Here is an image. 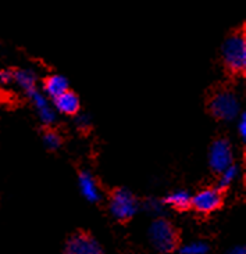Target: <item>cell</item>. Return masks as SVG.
Wrapping results in <instances>:
<instances>
[{
  "mask_svg": "<svg viewBox=\"0 0 246 254\" xmlns=\"http://www.w3.org/2000/svg\"><path fill=\"white\" fill-rule=\"evenodd\" d=\"M109 210L117 221L125 222L139 211V201L128 189H116L110 196Z\"/></svg>",
  "mask_w": 246,
  "mask_h": 254,
  "instance_id": "cell-4",
  "label": "cell"
},
{
  "mask_svg": "<svg viewBox=\"0 0 246 254\" xmlns=\"http://www.w3.org/2000/svg\"><path fill=\"white\" fill-rule=\"evenodd\" d=\"M226 68L233 74H242L246 69V36L244 31H235L227 36L221 48Z\"/></svg>",
  "mask_w": 246,
  "mask_h": 254,
  "instance_id": "cell-1",
  "label": "cell"
},
{
  "mask_svg": "<svg viewBox=\"0 0 246 254\" xmlns=\"http://www.w3.org/2000/svg\"><path fill=\"white\" fill-rule=\"evenodd\" d=\"M209 110L220 121H234L240 116L241 104L237 95L230 89H220L213 93L209 102Z\"/></svg>",
  "mask_w": 246,
  "mask_h": 254,
  "instance_id": "cell-3",
  "label": "cell"
},
{
  "mask_svg": "<svg viewBox=\"0 0 246 254\" xmlns=\"http://www.w3.org/2000/svg\"><path fill=\"white\" fill-rule=\"evenodd\" d=\"M237 120H238V133L242 137V140H246V113H240Z\"/></svg>",
  "mask_w": 246,
  "mask_h": 254,
  "instance_id": "cell-19",
  "label": "cell"
},
{
  "mask_svg": "<svg viewBox=\"0 0 246 254\" xmlns=\"http://www.w3.org/2000/svg\"><path fill=\"white\" fill-rule=\"evenodd\" d=\"M238 175H240V168H238V165H235L233 163L230 167H227L226 170H223V171L220 172L219 182H217L216 188H219L221 192L226 190V189H228L230 186L233 185V182L237 179Z\"/></svg>",
  "mask_w": 246,
  "mask_h": 254,
  "instance_id": "cell-13",
  "label": "cell"
},
{
  "mask_svg": "<svg viewBox=\"0 0 246 254\" xmlns=\"http://www.w3.org/2000/svg\"><path fill=\"white\" fill-rule=\"evenodd\" d=\"M25 95H27L28 99L31 100L32 106L36 109V113L50 106L46 95H43L41 90H38V88H32V89L27 90V92H25Z\"/></svg>",
  "mask_w": 246,
  "mask_h": 254,
  "instance_id": "cell-14",
  "label": "cell"
},
{
  "mask_svg": "<svg viewBox=\"0 0 246 254\" xmlns=\"http://www.w3.org/2000/svg\"><path fill=\"white\" fill-rule=\"evenodd\" d=\"M191 193L186 192L184 189H179V190H174V192L168 193V194L164 197L163 203L165 206L174 208V210L184 211V210H188V208L191 207Z\"/></svg>",
  "mask_w": 246,
  "mask_h": 254,
  "instance_id": "cell-11",
  "label": "cell"
},
{
  "mask_svg": "<svg viewBox=\"0 0 246 254\" xmlns=\"http://www.w3.org/2000/svg\"><path fill=\"white\" fill-rule=\"evenodd\" d=\"M13 82V71L11 69H0V86H6Z\"/></svg>",
  "mask_w": 246,
  "mask_h": 254,
  "instance_id": "cell-20",
  "label": "cell"
},
{
  "mask_svg": "<svg viewBox=\"0 0 246 254\" xmlns=\"http://www.w3.org/2000/svg\"><path fill=\"white\" fill-rule=\"evenodd\" d=\"M152 246L160 253H171L178 248V232L170 221L158 217L148 229Z\"/></svg>",
  "mask_w": 246,
  "mask_h": 254,
  "instance_id": "cell-2",
  "label": "cell"
},
{
  "mask_svg": "<svg viewBox=\"0 0 246 254\" xmlns=\"http://www.w3.org/2000/svg\"><path fill=\"white\" fill-rule=\"evenodd\" d=\"M76 125L80 130H88L90 128V118L86 114H78L76 118Z\"/></svg>",
  "mask_w": 246,
  "mask_h": 254,
  "instance_id": "cell-18",
  "label": "cell"
},
{
  "mask_svg": "<svg viewBox=\"0 0 246 254\" xmlns=\"http://www.w3.org/2000/svg\"><path fill=\"white\" fill-rule=\"evenodd\" d=\"M53 107L60 114L76 116V114L80 113L81 102H80V97L77 96V93H74L73 90L67 89L66 92H63L62 95H59V96H56L53 99Z\"/></svg>",
  "mask_w": 246,
  "mask_h": 254,
  "instance_id": "cell-8",
  "label": "cell"
},
{
  "mask_svg": "<svg viewBox=\"0 0 246 254\" xmlns=\"http://www.w3.org/2000/svg\"><path fill=\"white\" fill-rule=\"evenodd\" d=\"M234 163L233 146L226 137H220L214 140L209 149V165L216 174H220L223 170Z\"/></svg>",
  "mask_w": 246,
  "mask_h": 254,
  "instance_id": "cell-5",
  "label": "cell"
},
{
  "mask_svg": "<svg viewBox=\"0 0 246 254\" xmlns=\"http://www.w3.org/2000/svg\"><path fill=\"white\" fill-rule=\"evenodd\" d=\"M223 204V193L219 188H205L193 194L191 207L200 214H210Z\"/></svg>",
  "mask_w": 246,
  "mask_h": 254,
  "instance_id": "cell-6",
  "label": "cell"
},
{
  "mask_svg": "<svg viewBox=\"0 0 246 254\" xmlns=\"http://www.w3.org/2000/svg\"><path fill=\"white\" fill-rule=\"evenodd\" d=\"M78 185L82 196L88 200L89 203H97L102 200V190L95 177L89 171H81L78 177Z\"/></svg>",
  "mask_w": 246,
  "mask_h": 254,
  "instance_id": "cell-9",
  "label": "cell"
},
{
  "mask_svg": "<svg viewBox=\"0 0 246 254\" xmlns=\"http://www.w3.org/2000/svg\"><path fill=\"white\" fill-rule=\"evenodd\" d=\"M43 143L49 150H57L63 144V137L59 132L53 129H48L43 132Z\"/></svg>",
  "mask_w": 246,
  "mask_h": 254,
  "instance_id": "cell-16",
  "label": "cell"
},
{
  "mask_svg": "<svg viewBox=\"0 0 246 254\" xmlns=\"http://www.w3.org/2000/svg\"><path fill=\"white\" fill-rule=\"evenodd\" d=\"M145 210L148 213H151L155 217H160L164 213V204L163 200H156V199H148L145 201Z\"/></svg>",
  "mask_w": 246,
  "mask_h": 254,
  "instance_id": "cell-17",
  "label": "cell"
},
{
  "mask_svg": "<svg viewBox=\"0 0 246 254\" xmlns=\"http://www.w3.org/2000/svg\"><path fill=\"white\" fill-rule=\"evenodd\" d=\"M13 82H15L24 92L36 88V74L32 69H15L13 71Z\"/></svg>",
  "mask_w": 246,
  "mask_h": 254,
  "instance_id": "cell-12",
  "label": "cell"
},
{
  "mask_svg": "<svg viewBox=\"0 0 246 254\" xmlns=\"http://www.w3.org/2000/svg\"><path fill=\"white\" fill-rule=\"evenodd\" d=\"M64 250L67 254H100L102 246L93 236L85 232H77L66 242Z\"/></svg>",
  "mask_w": 246,
  "mask_h": 254,
  "instance_id": "cell-7",
  "label": "cell"
},
{
  "mask_svg": "<svg viewBox=\"0 0 246 254\" xmlns=\"http://www.w3.org/2000/svg\"><path fill=\"white\" fill-rule=\"evenodd\" d=\"M70 82L66 76L60 75V74H53V75H49L45 82H43V90H45V95L52 99H55L56 96L62 95L63 92H66L70 89Z\"/></svg>",
  "mask_w": 246,
  "mask_h": 254,
  "instance_id": "cell-10",
  "label": "cell"
},
{
  "mask_svg": "<svg viewBox=\"0 0 246 254\" xmlns=\"http://www.w3.org/2000/svg\"><path fill=\"white\" fill-rule=\"evenodd\" d=\"M231 254H245L246 253V248L244 245H238V246H234L231 250H230Z\"/></svg>",
  "mask_w": 246,
  "mask_h": 254,
  "instance_id": "cell-21",
  "label": "cell"
},
{
  "mask_svg": "<svg viewBox=\"0 0 246 254\" xmlns=\"http://www.w3.org/2000/svg\"><path fill=\"white\" fill-rule=\"evenodd\" d=\"M178 253L181 254H206L209 253V245L206 242L202 241H195L191 242V243H186L181 248H177Z\"/></svg>",
  "mask_w": 246,
  "mask_h": 254,
  "instance_id": "cell-15",
  "label": "cell"
}]
</instances>
